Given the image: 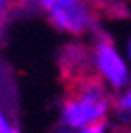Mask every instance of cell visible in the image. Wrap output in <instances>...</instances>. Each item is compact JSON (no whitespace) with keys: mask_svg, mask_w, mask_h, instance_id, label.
Wrapping results in <instances>:
<instances>
[{"mask_svg":"<svg viewBox=\"0 0 131 133\" xmlns=\"http://www.w3.org/2000/svg\"><path fill=\"white\" fill-rule=\"evenodd\" d=\"M89 2L96 8L98 13H104L111 19H120V17H127V9L120 0H89Z\"/></svg>","mask_w":131,"mask_h":133,"instance_id":"cell-4","label":"cell"},{"mask_svg":"<svg viewBox=\"0 0 131 133\" xmlns=\"http://www.w3.org/2000/svg\"><path fill=\"white\" fill-rule=\"evenodd\" d=\"M37 2L46 9V11H50L54 8H59V6H65V4H70L74 2V0H37Z\"/></svg>","mask_w":131,"mask_h":133,"instance_id":"cell-6","label":"cell"},{"mask_svg":"<svg viewBox=\"0 0 131 133\" xmlns=\"http://www.w3.org/2000/svg\"><path fill=\"white\" fill-rule=\"evenodd\" d=\"M6 131H13V128L8 124V120L4 118V115L0 113V133H6Z\"/></svg>","mask_w":131,"mask_h":133,"instance_id":"cell-7","label":"cell"},{"mask_svg":"<svg viewBox=\"0 0 131 133\" xmlns=\"http://www.w3.org/2000/svg\"><path fill=\"white\" fill-rule=\"evenodd\" d=\"M129 56H131V43H129Z\"/></svg>","mask_w":131,"mask_h":133,"instance_id":"cell-8","label":"cell"},{"mask_svg":"<svg viewBox=\"0 0 131 133\" xmlns=\"http://www.w3.org/2000/svg\"><path fill=\"white\" fill-rule=\"evenodd\" d=\"M2 4H4V0H0V6H2Z\"/></svg>","mask_w":131,"mask_h":133,"instance_id":"cell-9","label":"cell"},{"mask_svg":"<svg viewBox=\"0 0 131 133\" xmlns=\"http://www.w3.org/2000/svg\"><path fill=\"white\" fill-rule=\"evenodd\" d=\"M67 98L63 100V118L70 128L83 131H104L105 115L111 100L107 96L104 76H91L65 83Z\"/></svg>","mask_w":131,"mask_h":133,"instance_id":"cell-1","label":"cell"},{"mask_svg":"<svg viewBox=\"0 0 131 133\" xmlns=\"http://www.w3.org/2000/svg\"><path fill=\"white\" fill-rule=\"evenodd\" d=\"M114 107H116L122 115H126V113L131 115V87H129V91L124 96H120L118 100H114Z\"/></svg>","mask_w":131,"mask_h":133,"instance_id":"cell-5","label":"cell"},{"mask_svg":"<svg viewBox=\"0 0 131 133\" xmlns=\"http://www.w3.org/2000/svg\"><path fill=\"white\" fill-rule=\"evenodd\" d=\"M48 17L57 30L72 33V35H83L94 30L96 21L100 19V13L89 0H74L70 4L50 9Z\"/></svg>","mask_w":131,"mask_h":133,"instance_id":"cell-2","label":"cell"},{"mask_svg":"<svg viewBox=\"0 0 131 133\" xmlns=\"http://www.w3.org/2000/svg\"><path fill=\"white\" fill-rule=\"evenodd\" d=\"M94 61L100 74L111 83L114 89H122L127 83V69L122 61V57L116 54L113 46V41L102 33L94 44Z\"/></svg>","mask_w":131,"mask_h":133,"instance_id":"cell-3","label":"cell"}]
</instances>
